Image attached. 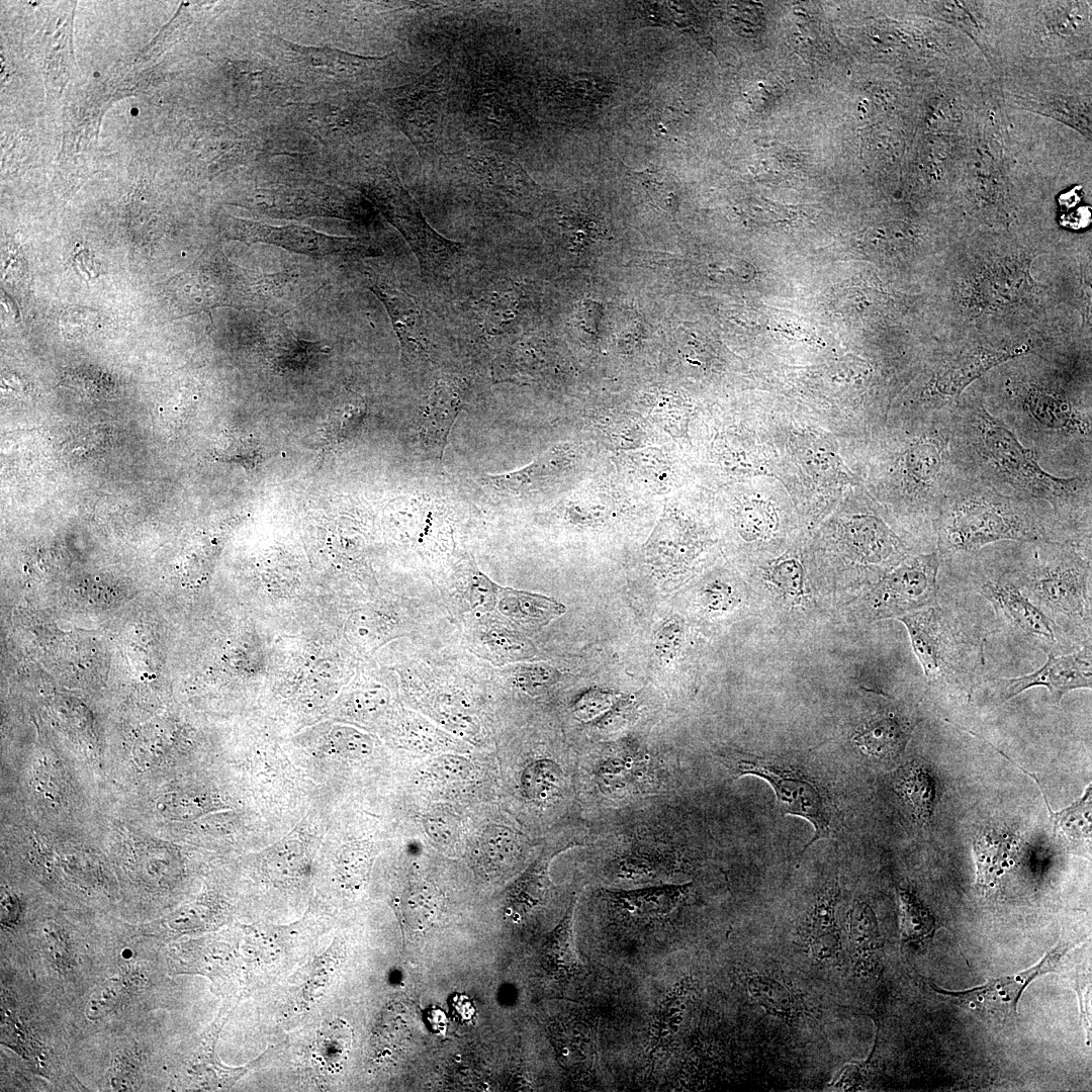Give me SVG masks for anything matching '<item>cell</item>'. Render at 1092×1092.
I'll use <instances>...</instances> for the list:
<instances>
[{"label": "cell", "instance_id": "cell-2", "mask_svg": "<svg viewBox=\"0 0 1092 1092\" xmlns=\"http://www.w3.org/2000/svg\"><path fill=\"white\" fill-rule=\"evenodd\" d=\"M939 555L972 552L999 541L1077 543L1079 536L1054 512L957 476L933 525Z\"/></svg>", "mask_w": 1092, "mask_h": 1092}, {"label": "cell", "instance_id": "cell-29", "mask_svg": "<svg viewBox=\"0 0 1092 1092\" xmlns=\"http://www.w3.org/2000/svg\"><path fill=\"white\" fill-rule=\"evenodd\" d=\"M639 777V762L631 754H612L598 763L597 780L603 791L622 795Z\"/></svg>", "mask_w": 1092, "mask_h": 1092}, {"label": "cell", "instance_id": "cell-1", "mask_svg": "<svg viewBox=\"0 0 1092 1092\" xmlns=\"http://www.w3.org/2000/svg\"><path fill=\"white\" fill-rule=\"evenodd\" d=\"M949 420L961 475L1051 510L1080 535L1082 530L1090 533L1091 475L1061 477L1046 471L1038 452L982 400L956 402Z\"/></svg>", "mask_w": 1092, "mask_h": 1092}, {"label": "cell", "instance_id": "cell-30", "mask_svg": "<svg viewBox=\"0 0 1092 1092\" xmlns=\"http://www.w3.org/2000/svg\"><path fill=\"white\" fill-rule=\"evenodd\" d=\"M849 940L858 965L867 962L879 946L877 920L866 903H857L850 911Z\"/></svg>", "mask_w": 1092, "mask_h": 1092}, {"label": "cell", "instance_id": "cell-4", "mask_svg": "<svg viewBox=\"0 0 1092 1092\" xmlns=\"http://www.w3.org/2000/svg\"><path fill=\"white\" fill-rule=\"evenodd\" d=\"M1039 549L1019 574L1020 586L1042 610L1090 625V561L1077 543H1039Z\"/></svg>", "mask_w": 1092, "mask_h": 1092}, {"label": "cell", "instance_id": "cell-10", "mask_svg": "<svg viewBox=\"0 0 1092 1092\" xmlns=\"http://www.w3.org/2000/svg\"><path fill=\"white\" fill-rule=\"evenodd\" d=\"M983 596L995 609L997 615L1016 635L1038 646L1049 653L1059 648V631L1055 621L1034 602H1031L1020 586L1002 576L987 580L979 587Z\"/></svg>", "mask_w": 1092, "mask_h": 1092}, {"label": "cell", "instance_id": "cell-48", "mask_svg": "<svg viewBox=\"0 0 1092 1092\" xmlns=\"http://www.w3.org/2000/svg\"><path fill=\"white\" fill-rule=\"evenodd\" d=\"M448 1002L453 1017L458 1021L464 1022L473 1018L475 1008L466 995L454 993L450 996Z\"/></svg>", "mask_w": 1092, "mask_h": 1092}, {"label": "cell", "instance_id": "cell-33", "mask_svg": "<svg viewBox=\"0 0 1092 1092\" xmlns=\"http://www.w3.org/2000/svg\"><path fill=\"white\" fill-rule=\"evenodd\" d=\"M687 989V985L681 983L662 1001L652 1031L654 1049L662 1046L677 1031L685 1010Z\"/></svg>", "mask_w": 1092, "mask_h": 1092}, {"label": "cell", "instance_id": "cell-40", "mask_svg": "<svg viewBox=\"0 0 1092 1092\" xmlns=\"http://www.w3.org/2000/svg\"><path fill=\"white\" fill-rule=\"evenodd\" d=\"M497 584L482 572L475 570L469 583L468 599L476 612H491Z\"/></svg>", "mask_w": 1092, "mask_h": 1092}, {"label": "cell", "instance_id": "cell-9", "mask_svg": "<svg viewBox=\"0 0 1092 1092\" xmlns=\"http://www.w3.org/2000/svg\"><path fill=\"white\" fill-rule=\"evenodd\" d=\"M229 230L232 238L241 242L269 244L314 259L347 261L379 255L366 240L329 236L302 225L275 226L232 218Z\"/></svg>", "mask_w": 1092, "mask_h": 1092}, {"label": "cell", "instance_id": "cell-50", "mask_svg": "<svg viewBox=\"0 0 1092 1092\" xmlns=\"http://www.w3.org/2000/svg\"><path fill=\"white\" fill-rule=\"evenodd\" d=\"M424 1018L430 1030L436 1033L444 1032L448 1025V1018L439 1007H429L425 1010Z\"/></svg>", "mask_w": 1092, "mask_h": 1092}, {"label": "cell", "instance_id": "cell-51", "mask_svg": "<svg viewBox=\"0 0 1092 1092\" xmlns=\"http://www.w3.org/2000/svg\"><path fill=\"white\" fill-rule=\"evenodd\" d=\"M1 907L3 920L11 922L16 919L18 915V902L16 899L12 898V896H5V898L2 899Z\"/></svg>", "mask_w": 1092, "mask_h": 1092}, {"label": "cell", "instance_id": "cell-13", "mask_svg": "<svg viewBox=\"0 0 1092 1092\" xmlns=\"http://www.w3.org/2000/svg\"><path fill=\"white\" fill-rule=\"evenodd\" d=\"M1091 645L1069 655L1048 654L1045 663L1029 674L1016 677L997 678L993 688L998 691L999 700L1004 703L1033 687H1045L1056 702L1063 696L1077 689H1091L1092 661Z\"/></svg>", "mask_w": 1092, "mask_h": 1092}, {"label": "cell", "instance_id": "cell-28", "mask_svg": "<svg viewBox=\"0 0 1092 1092\" xmlns=\"http://www.w3.org/2000/svg\"><path fill=\"white\" fill-rule=\"evenodd\" d=\"M521 783L526 798L544 802L559 793L563 784V775L554 761L539 759L526 766Z\"/></svg>", "mask_w": 1092, "mask_h": 1092}, {"label": "cell", "instance_id": "cell-43", "mask_svg": "<svg viewBox=\"0 0 1092 1092\" xmlns=\"http://www.w3.org/2000/svg\"><path fill=\"white\" fill-rule=\"evenodd\" d=\"M555 678V670L544 665H523L515 674L517 685L525 691L535 692L551 684Z\"/></svg>", "mask_w": 1092, "mask_h": 1092}, {"label": "cell", "instance_id": "cell-44", "mask_svg": "<svg viewBox=\"0 0 1092 1092\" xmlns=\"http://www.w3.org/2000/svg\"><path fill=\"white\" fill-rule=\"evenodd\" d=\"M118 997V985L116 982H109L103 985L94 995H92L88 1005L86 1014L91 1020L99 1019L107 1014L115 1005Z\"/></svg>", "mask_w": 1092, "mask_h": 1092}, {"label": "cell", "instance_id": "cell-26", "mask_svg": "<svg viewBox=\"0 0 1092 1092\" xmlns=\"http://www.w3.org/2000/svg\"><path fill=\"white\" fill-rule=\"evenodd\" d=\"M1091 789V785H1089L1080 800L1059 812H1053L1045 800L1050 819L1054 826V832L1061 834L1070 844L1078 843L1080 841H1088L1090 843Z\"/></svg>", "mask_w": 1092, "mask_h": 1092}, {"label": "cell", "instance_id": "cell-42", "mask_svg": "<svg viewBox=\"0 0 1092 1092\" xmlns=\"http://www.w3.org/2000/svg\"><path fill=\"white\" fill-rule=\"evenodd\" d=\"M486 643L499 654L519 658L528 651L527 644L518 634L505 628H491L485 636Z\"/></svg>", "mask_w": 1092, "mask_h": 1092}, {"label": "cell", "instance_id": "cell-35", "mask_svg": "<svg viewBox=\"0 0 1092 1092\" xmlns=\"http://www.w3.org/2000/svg\"><path fill=\"white\" fill-rule=\"evenodd\" d=\"M573 909L574 903L570 905L566 916L555 931V934L547 947V954L550 962L553 963L557 969L562 970L565 973H574L578 969V960L572 938Z\"/></svg>", "mask_w": 1092, "mask_h": 1092}, {"label": "cell", "instance_id": "cell-18", "mask_svg": "<svg viewBox=\"0 0 1092 1092\" xmlns=\"http://www.w3.org/2000/svg\"><path fill=\"white\" fill-rule=\"evenodd\" d=\"M284 51L294 63L310 69H322L331 76L364 79L388 60L386 57H364L328 47H303L280 38Z\"/></svg>", "mask_w": 1092, "mask_h": 1092}, {"label": "cell", "instance_id": "cell-34", "mask_svg": "<svg viewBox=\"0 0 1092 1092\" xmlns=\"http://www.w3.org/2000/svg\"><path fill=\"white\" fill-rule=\"evenodd\" d=\"M750 994L769 1012L791 1016L794 1001L788 989L779 982L755 976L748 980Z\"/></svg>", "mask_w": 1092, "mask_h": 1092}, {"label": "cell", "instance_id": "cell-16", "mask_svg": "<svg viewBox=\"0 0 1092 1092\" xmlns=\"http://www.w3.org/2000/svg\"><path fill=\"white\" fill-rule=\"evenodd\" d=\"M572 461L573 452L568 445L556 446L520 470L485 474L480 481L499 493L526 495L557 481L567 472Z\"/></svg>", "mask_w": 1092, "mask_h": 1092}, {"label": "cell", "instance_id": "cell-12", "mask_svg": "<svg viewBox=\"0 0 1092 1092\" xmlns=\"http://www.w3.org/2000/svg\"><path fill=\"white\" fill-rule=\"evenodd\" d=\"M1072 943L1061 942L1035 966L1010 977L990 979L986 984L963 992H949L933 987L937 992L959 999L975 1010L1001 1019L1014 1018L1018 1000L1025 989L1041 974L1055 972Z\"/></svg>", "mask_w": 1092, "mask_h": 1092}, {"label": "cell", "instance_id": "cell-49", "mask_svg": "<svg viewBox=\"0 0 1092 1092\" xmlns=\"http://www.w3.org/2000/svg\"><path fill=\"white\" fill-rule=\"evenodd\" d=\"M730 590L723 584H712L705 592V598L709 608L713 610H724L730 605Z\"/></svg>", "mask_w": 1092, "mask_h": 1092}, {"label": "cell", "instance_id": "cell-20", "mask_svg": "<svg viewBox=\"0 0 1092 1092\" xmlns=\"http://www.w3.org/2000/svg\"><path fill=\"white\" fill-rule=\"evenodd\" d=\"M525 293L510 281H499L490 288L480 304L481 327L491 338L513 334L525 310Z\"/></svg>", "mask_w": 1092, "mask_h": 1092}, {"label": "cell", "instance_id": "cell-22", "mask_svg": "<svg viewBox=\"0 0 1092 1092\" xmlns=\"http://www.w3.org/2000/svg\"><path fill=\"white\" fill-rule=\"evenodd\" d=\"M836 893L830 890L819 898L801 937L818 960L834 959L840 951V935L834 918Z\"/></svg>", "mask_w": 1092, "mask_h": 1092}, {"label": "cell", "instance_id": "cell-24", "mask_svg": "<svg viewBox=\"0 0 1092 1092\" xmlns=\"http://www.w3.org/2000/svg\"><path fill=\"white\" fill-rule=\"evenodd\" d=\"M896 788L911 805L916 819L926 824L932 817L935 799V783L930 772L912 762L900 770Z\"/></svg>", "mask_w": 1092, "mask_h": 1092}, {"label": "cell", "instance_id": "cell-36", "mask_svg": "<svg viewBox=\"0 0 1092 1092\" xmlns=\"http://www.w3.org/2000/svg\"><path fill=\"white\" fill-rule=\"evenodd\" d=\"M366 415L363 402H351L338 410L330 418L325 430L329 444H340L350 438L361 427Z\"/></svg>", "mask_w": 1092, "mask_h": 1092}, {"label": "cell", "instance_id": "cell-23", "mask_svg": "<svg viewBox=\"0 0 1092 1092\" xmlns=\"http://www.w3.org/2000/svg\"><path fill=\"white\" fill-rule=\"evenodd\" d=\"M469 114L483 139L502 140L510 130L511 111L502 92L478 88L471 97Z\"/></svg>", "mask_w": 1092, "mask_h": 1092}, {"label": "cell", "instance_id": "cell-8", "mask_svg": "<svg viewBox=\"0 0 1092 1092\" xmlns=\"http://www.w3.org/2000/svg\"><path fill=\"white\" fill-rule=\"evenodd\" d=\"M724 763L730 769L734 779L751 775L766 781L771 786L777 798V804L784 814L802 817L813 825L814 835L803 850L816 840L830 837L832 832L831 806L825 794L814 781L799 771L745 753L729 754Z\"/></svg>", "mask_w": 1092, "mask_h": 1092}, {"label": "cell", "instance_id": "cell-15", "mask_svg": "<svg viewBox=\"0 0 1092 1092\" xmlns=\"http://www.w3.org/2000/svg\"><path fill=\"white\" fill-rule=\"evenodd\" d=\"M370 289L384 304L406 359L428 357L431 330L422 306L404 290L392 285L373 282Z\"/></svg>", "mask_w": 1092, "mask_h": 1092}, {"label": "cell", "instance_id": "cell-21", "mask_svg": "<svg viewBox=\"0 0 1092 1092\" xmlns=\"http://www.w3.org/2000/svg\"><path fill=\"white\" fill-rule=\"evenodd\" d=\"M911 730L909 721L887 713L863 723L854 733L853 742L869 755L891 758L903 751Z\"/></svg>", "mask_w": 1092, "mask_h": 1092}, {"label": "cell", "instance_id": "cell-38", "mask_svg": "<svg viewBox=\"0 0 1092 1092\" xmlns=\"http://www.w3.org/2000/svg\"><path fill=\"white\" fill-rule=\"evenodd\" d=\"M220 459L253 469L263 461V451L252 435L242 436L225 449Z\"/></svg>", "mask_w": 1092, "mask_h": 1092}, {"label": "cell", "instance_id": "cell-47", "mask_svg": "<svg viewBox=\"0 0 1092 1092\" xmlns=\"http://www.w3.org/2000/svg\"><path fill=\"white\" fill-rule=\"evenodd\" d=\"M611 705L612 697L607 693L589 692L575 703L574 712L580 719L588 720L600 715Z\"/></svg>", "mask_w": 1092, "mask_h": 1092}, {"label": "cell", "instance_id": "cell-37", "mask_svg": "<svg viewBox=\"0 0 1092 1092\" xmlns=\"http://www.w3.org/2000/svg\"><path fill=\"white\" fill-rule=\"evenodd\" d=\"M738 526L744 538L763 537L774 528L771 512L763 503L745 505L738 513Z\"/></svg>", "mask_w": 1092, "mask_h": 1092}, {"label": "cell", "instance_id": "cell-32", "mask_svg": "<svg viewBox=\"0 0 1092 1092\" xmlns=\"http://www.w3.org/2000/svg\"><path fill=\"white\" fill-rule=\"evenodd\" d=\"M352 1043V1030L344 1021L329 1023L318 1033L317 1057L332 1072L339 1071L347 1061Z\"/></svg>", "mask_w": 1092, "mask_h": 1092}, {"label": "cell", "instance_id": "cell-7", "mask_svg": "<svg viewBox=\"0 0 1092 1092\" xmlns=\"http://www.w3.org/2000/svg\"><path fill=\"white\" fill-rule=\"evenodd\" d=\"M452 80L451 65L443 60L415 82L389 93L392 116L422 155L437 152L443 144Z\"/></svg>", "mask_w": 1092, "mask_h": 1092}, {"label": "cell", "instance_id": "cell-19", "mask_svg": "<svg viewBox=\"0 0 1092 1092\" xmlns=\"http://www.w3.org/2000/svg\"><path fill=\"white\" fill-rule=\"evenodd\" d=\"M493 610L520 626L539 628L561 616L566 608L552 598L497 584Z\"/></svg>", "mask_w": 1092, "mask_h": 1092}, {"label": "cell", "instance_id": "cell-45", "mask_svg": "<svg viewBox=\"0 0 1092 1092\" xmlns=\"http://www.w3.org/2000/svg\"><path fill=\"white\" fill-rule=\"evenodd\" d=\"M430 770L436 778L455 781L469 775L470 764L462 757L453 755L441 756L433 761Z\"/></svg>", "mask_w": 1092, "mask_h": 1092}, {"label": "cell", "instance_id": "cell-6", "mask_svg": "<svg viewBox=\"0 0 1092 1092\" xmlns=\"http://www.w3.org/2000/svg\"><path fill=\"white\" fill-rule=\"evenodd\" d=\"M913 650L932 684H946L975 673L982 647L942 609L930 606L899 618Z\"/></svg>", "mask_w": 1092, "mask_h": 1092}, {"label": "cell", "instance_id": "cell-39", "mask_svg": "<svg viewBox=\"0 0 1092 1092\" xmlns=\"http://www.w3.org/2000/svg\"><path fill=\"white\" fill-rule=\"evenodd\" d=\"M769 580L789 597L800 599L804 596L802 568L794 560L777 565L769 574Z\"/></svg>", "mask_w": 1092, "mask_h": 1092}, {"label": "cell", "instance_id": "cell-25", "mask_svg": "<svg viewBox=\"0 0 1092 1092\" xmlns=\"http://www.w3.org/2000/svg\"><path fill=\"white\" fill-rule=\"evenodd\" d=\"M627 175L637 181L651 202L658 208L673 214L679 204V185L676 178L662 168H646L634 171L624 164Z\"/></svg>", "mask_w": 1092, "mask_h": 1092}, {"label": "cell", "instance_id": "cell-41", "mask_svg": "<svg viewBox=\"0 0 1092 1092\" xmlns=\"http://www.w3.org/2000/svg\"><path fill=\"white\" fill-rule=\"evenodd\" d=\"M682 624L676 618L665 621L657 630L654 638L656 653L662 659H671L678 651L682 640Z\"/></svg>", "mask_w": 1092, "mask_h": 1092}, {"label": "cell", "instance_id": "cell-31", "mask_svg": "<svg viewBox=\"0 0 1092 1092\" xmlns=\"http://www.w3.org/2000/svg\"><path fill=\"white\" fill-rule=\"evenodd\" d=\"M974 854L977 864V885L985 890L992 888L1007 858L1008 842L988 834L981 835L974 842Z\"/></svg>", "mask_w": 1092, "mask_h": 1092}, {"label": "cell", "instance_id": "cell-14", "mask_svg": "<svg viewBox=\"0 0 1092 1092\" xmlns=\"http://www.w3.org/2000/svg\"><path fill=\"white\" fill-rule=\"evenodd\" d=\"M467 384L459 377L438 379L431 390L420 429V444L425 452L442 458L450 432L464 404Z\"/></svg>", "mask_w": 1092, "mask_h": 1092}, {"label": "cell", "instance_id": "cell-11", "mask_svg": "<svg viewBox=\"0 0 1092 1092\" xmlns=\"http://www.w3.org/2000/svg\"><path fill=\"white\" fill-rule=\"evenodd\" d=\"M939 556L937 550L917 555L890 573L874 592V608L893 614L933 606Z\"/></svg>", "mask_w": 1092, "mask_h": 1092}, {"label": "cell", "instance_id": "cell-46", "mask_svg": "<svg viewBox=\"0 0 1092 1092\" xmlns=\"http://www.w3.org/2000/svg\"><path fill=\"white\" fill-rule=\"evenodd\" d=\"M338 745L345 755L351 758H364L371 753V739L356 731L344 730L338 737Z\"/></svg>", "mask_w": 1092, "mask_h": 1092}, {"label": "cell", "instance_id": "cell-27", "mask_svg": "<svg viewBox=\"0 0 1092 1092\" xmlns=\"http://www.w3.org/2000/svg\"><path fill=\"white\" fill-rule=\"evenodd\" d=\"M897 891L903 939L919 943L931 940L935 932L933 915L910 891L902 888Z\"/></svg>", "mask_w": 1092, "mask_h": 1092}, {"label": "cell", "instance_id": "cell-17", "mask_svg": "<svg viewBox=\"0 0 1092 1092\" xmlns=\"http://www.w3.org/2000/svg\"><path fill=\"white\" fill-rule=\"evenodd\" d=\"M690 885H664L636 890H606L611 907L626 918L652 921L670 915L684 901Z\"/></svg>", "mask_w": 1092, "mask_h": 1092}, {"label": "cell", "instance_id": "cell-3", "mask_svg": "<svg viewBox=\"0 0 1092 1092\" xmlns=\"http://www.w3.org/2000/svg\"><path fill=\"white\" fill-rule=\"evenodd\" d=\"M447 168L463 194L495 212L526 215L542 196V188L519 164L492 150L452 154Z\"/></svg>", "mask_w": 1092, "mask_h": 1092}, {"label": "cell", "instance_id": "cell-5", "mask_svg": "<svg viewBox=\"0 0 1092 1092\" xmlns=\"http://www.w3.org/2000/svg\"><path fill=\"white\" fill-rule=\"evenodd\" d=\"M362 190L401 233L419 260L423 276L443 274L461 256L462 245L443 237L428 223L393 171L377 172L363 183Z\"/></svg>", "mask_w": 1092, "mask_h": 1092}]
</instances>
